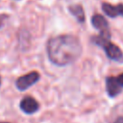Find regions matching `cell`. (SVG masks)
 Listing matches in <instances>:
<instances>
[{
  "label": "cell",
  "mask_w": 123,
  "mask_h": 123,
  "mask_svg": "<svg viewBox=\"0 0 123 123\" xmlns=\"http://www.w3.org/2000/svg\"><path fill=\"white\" fill-rule=\"evenodd\" d=\"M82 53V46L76 37L70 35L57 36L49 39L47 54L56 65L64 66L74 62Z\"/></svg>",
  "instance_id": "1"
},
{
  "label": "cell",
  "mask_w": 123,
  "mask_h": 123,
  "mask_svg": "<svg viewBox=\"0 0 123 123\" xmlns=\"http://www.w3.org/2000/svg\"><path fill=\"white\" fill-rule=\"evenodd\" d=\"M109 39H110L109 37L100 35L99 37H95L93 38V41L97 45H99V46L104 48V50L106 52V55L111 60L116 61V62L122 61L123 60V53H122V51L115 44L110 42Z\"/></svg>",
  "instance_id": "2"
},
{
  "label": "cell",
  "mask_w": 123,
  "mask_h": 123,
  "mask_svg": "<svg viewBox=\"0 0 123 123\" xmlns=\"http://www.w3.org/2000/svg\"><path fill=\"white\" fill-rule=\"evenodd\" d=\"M38 80H39V74L37 71H32L26 75L19 77L15 82V86L18 90L23 91L29 88L30 86H32Z\"/></svg>",
  "instance_id": "3"
},
{
  "label": "cell",
  "mask_w": 123,
  "mask_h": 123,
  "mask_svg": "<svg viewBox=\"0 0 123 123\" xmlns=\"http://www.w3.org/2000/svg\"><path fill=\"white\" fill-rule=\"evenodd\" d=\"M91 23L95 29L100 32V35L110 37V31H109V24L105 17L101 14H94L91 17Z\"/></svg>",
  "instance_id": "4"
},
{
  "label": "cell",
  "mask_w": 123,
  "mask_h": 123,
  "mask_svg": "<svg viewBox=\"0 0 123 123\" xmlns=\"http://www.w3.org/2000/svg\"><path fill=\"white\" fill-rule=\"evenodd\" d=\"M38 108H39V106H38L37 101L31 96H27V97L23 98L20 102L21 111L27 114L35 113L38 110Z\"/></svg>",
  "instance_id": "5"
},
{
  "label": "cell",
  "mask_w": 123,
  "mask_h": 123,
  "mask_svg": "<svg viewBox=\"0 0 123 123\" xmlns=\"http://www.w3.org/2000/svg\"><path fill=\"white\" fill-rule=\"evenodd\" d=\"M106 87L110 97H115L121 92L122 88V86L116 80V77H108L106 80Z\"/></svg>",
  "instance_id": "6"
},
{
  "label": "cell",
  "mask_w": 123,
  "mask_h": 123,
  "mask_svg": "<svg viewBox=\"0 0 123 123\" xmlns=\"http://www.w3.org/2000/svg\"><path fill=\"white\" fill-rule=\"evenodd\" d=\"M102 10L110 17H116L118 15L123 16V4H118L116 6H112L109 3H103Z\"/></svg>",
  "instance_id": "7"
},
{
  "label": "cell",
  "mask_w": 123,
  "mask_h": 123,
  "mask_svg": "<svg viewBox=\"0 0 123 123\" xmlns=\"http://www.w3.org/2000/svg\"><path fill=\"white\" fill-rule=\"evenodd\" d=\"M70 13L78 20V22H84L85 21V12L83 10V7L81 5H72L69 7Z\"/></svg>",
  "instance_id": "8"
},
{
  "label": "cell",
  "mask_w": 123,
  "mask_h": 123,
  "mask_svg": "<svg viewBox=\"0 0 123 123\" xmlns=\"http://www.w3.org/2000/svg\"><path fill=\"white\" fill-rule=\"evenodd\" d=\"M116 80L118 81V83L120 84V86L123 87V73L120 74L119 76H117V77H116Z\"/></svg>",
  "instance_id": "9"
},
{
  "label": "cell",
  "mask_w": 123,
  "mask_h": 123,
  "mask_svg": "<svg viewBox=\"0 0 123 123\" xmlns=\"http://www.w3.org/2000/svg\"><path fill=\"white\" fill-rule=\"evenodd\" d=\"M113 123H123V116H120V117H118Z\"/></svg>",
  "instance_id": "10"
},
{
  "label": "cell",
  "mask_w": 123,
  "mask_h": 123,
  "mask_svg": "<svg viewBox=\"0 0 123 123\" xmlns=\"http://www.w3.org/2000/svg\"><path fill=\"white\" fill-rule=\"evenodd\" d=\"M0 86H1V77H0Z\"/></svg>",
  "instance_id": "11"
},
{
  "label": "cell",
  "mask_w": 123,
  "mask_h": 123,
  "mask_svg": "<svg viewBox=\"0 0 123 123\" xmlns=\"http://www.w3.org/2000/svg\"><path fill=\"white\" fill-rule=\"evenodd\" d=\"M0 123H8V122H0Z\"/></svg>",
  "instance_id": "12"
}]
</instances>
